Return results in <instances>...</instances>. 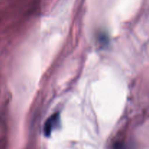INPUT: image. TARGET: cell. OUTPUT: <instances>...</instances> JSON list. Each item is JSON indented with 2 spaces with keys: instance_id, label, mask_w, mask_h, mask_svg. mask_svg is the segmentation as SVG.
<instances>
[{
  "instance_id": "1",
  "label": "cell",
  "mask_w": 149,
  "mask_h": 149,
  "mask_svg": "<svg viewBox=\"0 0 149 149\" xmlns=\"http://www.w3.org/2000/svg\"><path fill=\"white\" fill-rule=\"evenodd\" d=\"M60 122V115L58 113L52 115L46 121L44 127V133L47 137L51 135L52 131L58 127Z\"/></svg>"
}]
</instances>
